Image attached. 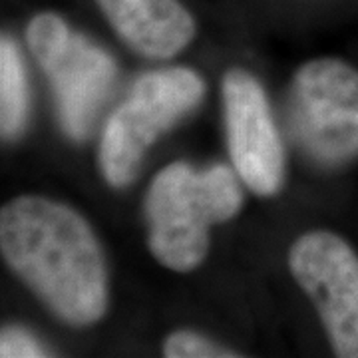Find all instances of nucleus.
Wrapping results in <instances>:
<instances>
[{"instance_id": "nucleus-1", "label": "nucleus", "mask_w": 358, "mask_h": 358, "mask_svg": "<svg viewBox=\"0 0 358 358\" xmlns=\"http://www.w3.org/2000/svg\"><path fill=\"white\" fill-rule=\"evenodd\" d=\"M0 249L28 289L70 324L100 320L108 307L102 249L78 211L38 195H22L0 211Z\"/></svg>"}, {"instance_id": "nucleus-2", "label": "nucleus", "mask_w": 358, "mask_h": 358, "mask_svg": "<svg viewBox=\"0 0 358 358\" xmlns=\"http://www.w3.org/2000/svg\"><path fill=\"white\" fill-rule=\"evenodd\" d=\"M243 192L227 166L195 169L176 162L164 167L145 197L148 247L164 267L189 273L209 251V227L235 217Z\"/></svg>"}, {"instance_id": "nucleus-3", "label": "nucleus", "mask_w": 358, "mask_h": 358, "mask_svg": "<svg viewBox=\"0 0 358 358\" xmlns=\"http://www.w3.org/2000/svg\"><path fill=\"white\" fill-rule=\"evenodd\" d=\"M203 92V80L189 68H164L138 78L106 122L100 141L103 179L112 187L129 185L145 152L201 102Z\"/></svg>"}, {"instance_id": "nucleus-4", "label": "nucleus", "mask_w": 358, "mask_h": 358, "mask_svg": "<svg viewBox=\"0 0 358 358\" xmlns=\"http://www.w3.org/2000/svg\"><path fill=\"white\" fill-rule=\"evenodd\" d=\"M26 42L50 80L62 128L70 138L84 140L114 84L112 56L50 13L30 20Z\"/></svg>"}, {"instance_id": "nucleus-5", "label": "nucleus", "mask_w": 358, "mask_h": 358, "mask_svg": "<svg viewBox=\"0 0 358 358\" xmlns=\"http://www.w3.org/2000/svg\"><path fill=\"white\" fill-rule=\"evenodd\" d=\"M291 129L317 164L343 166L358 155V70L322 58L301 66L291 94Z\"/></svg>"}, {"instance_id": "nucleus-6", "label": "nucleus", "mask_w": 358, "mask_h": 358, "mask_svg": "<svg viewBox=\"0 0 358 358\" xmlns=\"http://www.w3.org/2000/svg\"><path fill=\"white\" fill-rule=\"evenodd\" d=\"M291 273L310 296L334 355L358 358V255L329 231L299 237L289 255Z\"/></svg>"}, {"instance_id": "nucleus-7", "label": "nucleus", "mask_w": 358, "mask_h": 358, "mask_svg": "<svg viewBox=\"0 0 358 358\" xmlns=\"http://www.w3.org/2000/svg\"><path fill=\"white\" fill-rule=\"evenodd\" d=\"M223 108L237 176L257 195H275L282 185L285 155L265 92L245 70H229L223 78Z\"/></svg>"}, {"instance_id": "nucleus-8", "label": "nucleus", "mask_w": 358, "mask_h": 358, "mask_svg": "<svg viewBox=\"0 0 358 358\" xmlns=\"http://www.w3.org/2000/svg\"><path fill=\"white\" fill-rule=\"evenodd\" d=\"M117 36L145 58L167 60L195 36V22L178 0H96Z\"/></svg>"}, {"instance_id": "nucleus-9", "label": "nucleus", "mask_w": 358, "mask_h": 358, "mask_svg": "<svg viewBox=\"0 0 358 358\" xmlns=\"http://www.w3.org/2000/svg\"><path fill=\"white\" fill-rule=\"evenodd\" d=\"M28 88L18 48L8 36L0 40V129L4 140H14L26 124Z\"/></svg>"}, {"instance_id": "nucleus-10", "label": "nucleus", "mask_w": 358, "mask_h": 358, "mask_svg": "<svg viewBox=\"0 0 358 358\" xmlns=\"http://www.w3.org/2000/svg\"><path fill=\"white\" fill-rule=\"evenodd\" d=\"M164 355L167 358H229L237 357L227 348L213 345L201 334L189 333V331H179L167 336L164 343Z\"/></svg>"}, {"instance_id": "nucleus-11", "label": "nucleus", "mask_w": 358, "mask_h": 358, "mask_svg": "<svg viewBox=\"0 0 358 358\" xmlns=\"http://www.w3.org/2000/svg\"><path fill=\"white\" fill-rule=\"evenodd\" d=\"M48 352L38 341L22 329H4L0 336V357L2 358H34L46 357Z\"/></svg>"}]
</instances>
